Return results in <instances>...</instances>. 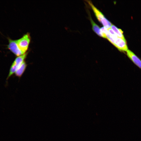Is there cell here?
<instances>
[{
  "label": "cell",
  "instance_id": "cell-1",
  "mask_svg": "<svg viewBox=\"0 0 141 141\" xmlns=\"http://www.w3.org/2000/svg\"><path fill=\"white\" fill-rule=\"evenodd\" d=\"M89 5L91 7L95 14L98 21L107 30L110 28L112 25L105 17L102 13L96 8L91 1H86Z\"/></svg>",
  "mask_w": 141,
  "mask_h": 141
},
{
  "label": "cell",
  "instance_id": "cell-2",
  "mask_svg": "<svg viewBox=\"0 0 141 141\" xmlns=\"http://www.w3.org/2000/svg\"><path fill=\"white\" fill-rule=\"evenodd\" d=\"M27 53H26L21 56H17L15 59L10 67L9 72L7 78L8 79L14 73H15L26 58Z\"/></svg>",
  "mask_w": 141,
  "mask_h": 141
},
{
  "label": "cell",
  "instance_id": "cell-3",
  "mask_svg": "<svg viewBox=\"0 0 141 141\" xmlns=\"http://www.w3.org/2000/svg\"><path fill=\"white\" fill-rule=\"evenodd\" d=\"M18 46L22 52L26 53L30 41V37L29 33L24 35L21 38L17 39Z\"/></svg>",
  "mask_w": 141,
  "mask_h": 141
},
{
  "label": "cell",
  "instance_id": "cell-4",
  "mask_svg": "<svg viewBox=\"0 0 141 141\" xmlns=\"http://www.w3.org/2000/svg\"><path fill=\"white\" fill-rule=\"evenodd\" d=\"M8 44L7 48L17 56L24 54L19 48L17 43V40H12L8 38Z\"/></svg>",
  "mask_w": 141,
  "mask_h": 141
},
{
  "label": "cell",
  "instance_id": "cell-5",
  "mask_svg": "<svg viewBox=\"0 0 141 141\" xmlns=\"http://www.w3.org/2000/svg\"><path fill=\"white\" fill-rule=\"evenodd\" d=\"M114 43L113 45L119 50L127 51L128 50L125 39H123L118 37L114 39Z\"/></svg>",
  "mask_w": 141,
  "mask_h": 141
},
{
  "label": "cell",
  "instance_id": "cell-6",
  "mask_svg": "<svg viewBox=\"0 0 141 141\" xmlns=\"http://www.w3.org/2000/svg\"><path fill=\"white\" fill-rule=\"evenodd\" d=\"M127 51V55L128 58L138 67L141 69V60L133 52L129 50Z\"/></svg>",
  "mask_w": 141,
  "mask_h": 141
},
{
  "label": "cell",
  "instance_id": "cell-7",
  "mask_svg": "<svg viewBox=\"0 0 141 141\" xmlns=\"http://www.w3.org/2000/svg\"><path fill=\"white\" fill-rule=\"evenodd\" d=\"M90 19L92 25V29L93 31L98 36L104 38V36L101 31V28L92 19L90 15Z\"/></svg>",
  "mask_w": 141,
  "mask_h": 141
},
{
  "label": "cell",
  "instance_id": "cell-8",
  "mask_svg": "<svg viewBox=\"0 0 141 141\" xmlns=\"http://www.w3.org/2000/svg\"><path fill=\"white\" fill-rule=\"evenodd\" d=\"M27 66L26 63L24 61L15 73L16 76L19 77H21L25 70Z\"/></svg>",
  "mask_w": 141,
  "mask_h": 141
},
{
  "label": "cell",
  "instance_id": "cell-9",
  "mask_svg": "<svg viewBox=\"0 0 141 141\" xmlns=\"http://www.w3.org/2000/svg\"><path fill=\"white\" fill-rule=\"evenodd\" d=\"M111 28L114 31L117 36L120 38L125 39L123 34V32L122 30L118 28L114 25H112Z\"/></svg>",
  "mask_w": 141,
  "mask_h": 141
}]
</instances>
